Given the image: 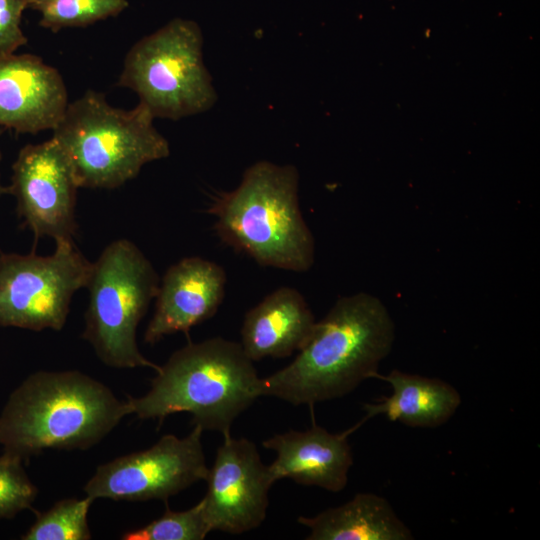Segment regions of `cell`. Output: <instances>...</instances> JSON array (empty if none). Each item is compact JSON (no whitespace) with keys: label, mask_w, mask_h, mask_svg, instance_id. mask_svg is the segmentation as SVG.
Masks as SVG:
<instances>
[{"label":"cell","mask_w":540,"mask_h":540,"mask_svg":"<svg viewBox=\"0 0 540 540\" xmlns=\"http://www.w3.org/2000/svg\"><path fill=\"white\" fill-rule=\"evenodd\" d=\"M1 159H2V154H1V150H0V162H1ZM3 193H6V187H3V186H2V184H1V179H0V196H1Z\"/></svg>","instance_id":"23"},{"label":"cell","mask_w":540,"mask_h":540,"mask_svg":"<svg viewBox=\"0 0 540 540\" xmlns=\"http://www.w3.org/2000/svg\"><path fill=\"white\" fill-rule=\"evenodd\" d=\"M315 324L303 295L295 288L283 286L245 314L240 344L253 362L288 357L306 344Z\"/></svg>","instance_id":"15"},{"label":"cell","mask_w":540,"mask_h":540,"mask_svg":"<svg viewBox=\"0 0 540 540\" xmlns=\"http://www.w3.org/2000/svg\"><path fill=\"white\" fill-rule=\"evenodd\" d=\"M205 481L201 501L211 531L242 534L265 520L274 481L252 441L223 435Z\"/></svg>","instance_id":"11"},{"label":"cell","mask_w":540,"mask_h":540,"mask_svg":"<svg viewBox=\"0 0 540 540\" xmlns=\"http://www.w3.org/2000/svg\"><path fill=\"white\" fill-rule=\"evenodd\" d=\"M297 521L309 529L308 540L414 539L387 499L373 493H358L345 504Z\"/></svg>","instance_id":"17"},{"label":"cell","mask_w":540,"mask_h":540,"mask_svg":"<svg viewBox=\"0 0 540 540\" xmlns=\"http://www.w3.org/2000/svg\"><path fill=\"white\" fill-rule=\"evenodd\" d=\"M78 188L70 159L52 136L19 151L6 193L15 197L17 213L35 239L46 236L60 243L74 242Z\"/></svg>","instance_id":"10"},{"label":"cell","mask_w":540,"mask_h":540,"mask_svg":"<svg viewBox=\"0 0 540 540\" xmlns=\"http://www.w3.org/2000/svg\"><path fill=\"white\" fill-rule=\"evenodd\" d=\"M211 532L200 500L190 509L171 511L122 535L124 540H202Z\"/></svg>","instance_id":"20"},{"label":"cell","mask_w":540,"mask_h":540,"mask_svg":"<svg viewBox=\"0 0 540 540\" xmlns=\"http://www.w3.org/2000/svg\"><path fill=\"white\" fill-rule=\"evenodd\" d=\"M128 4L127 0H29L28 8L40 13L41 27L58 32L115 17Z\"/></svg>","instance_id":"18"},{"label":"cell","mask_w":540,"mask_h":540,"mask_svg":"<svg viewBox=\"0 0 540 540\" xmlns=\"http://www.w3.org/2000/svg\"><path fill=\"white\" fill-rule=\"evenodd\" d=\"M375 378L390 384L393 393L377 403H366L363 423L384 414L390 421L410 427L434 428L447 422L461 404L459 392L449 383L417 374L392 370Z\"/></svg>","instance_id":"16"},{"label":"cell","mask_w":540,"mask_h":540,"mask_svg":"<svg viewBox=\"0 0 540 540\" xmlns=\"http://www.w3.org/2000/svg\"><path fill=\"white\" fill-rule=\"evenodd\" d=\"M153 121L139 103L123 110L89 90L69 102L53 137L69 157L79 187L114 189L145 164L169 156V143Z\"/></svg>","instance_id":"5"},{"label":"cell","mask_w":540,"mask_h":540,"mask_svg":"<svg viewBox=\"0 0 540 540\" xmlns=\"http://www.w3.org/2000/svg\"><path fill=\"white\" fill-rule=\"evenodd\" d=\"M68 104L57 69L33 54L0 55V127L30 134L53 131Z\"/></svg>","instance_id":"12"},{"label":"cell","mask_w":540,"mask_h":540,"mask_svg":"<svg viewBox=\"0 0 540 540\" xmlns=\"http://www.w3.org/2000/svg\"><path fill=\"white\" fill-rule=\"evenodd\" d=\"M93 500L66 498L37 513L36 520L21 536L23 540H89L88 511Z\"/></svg>","instance_id":"19"},{"label":"cell","mask_w":540,"mask_h":540,"mask_svg":"<svg viewBox=\"0 0 540 540\" xmlns=\"http://www.w3.org/2000/svg\"><path fill=\"white\" fill-rule=\"evenodd\" d=\"M298 184L294 165L262 160L249 166L240 184L208 209L220 239L262 266L308 271L315 244L299 207Z\"/></svg>","instance_id":"4"},{"label":"cell","mask_w":540,"mask_h":540,"mask_svg":"<svg viewBox=\"0 0 540 540\" xmlns=\"http://www.w3.org/2000/svg\"><path fill=\"white\" fill-rule=\"evenodd\" d=\"M159 284L151 262L128 239L113 241L92 263L82 338L105 365L159 369L142 355L136 340L138 324L156 297Z\"/></svg>","instance_id":"6"},{"label":"cell","mask_w":540,"mask_h":540,"mask_svg":"<svg viewBox=\"0 0 540 540\" xmlns=\"http://www.w3.org/2000/svg\"><path fill=\"white\" fill-rule=\"evenodd\" d=\"M29 0H0V55L13 54L26 45L27 37L21 29L22 14Z\"/></svg>","instance_id":"22"},{"label":"cell","mask_w":540,"mask_h":540,"mask_svg":"<svg viewBox=\"0 0 540 540\" xmlns=\"http://www.w3.org/2000/svg\"><path fill=\"white\" fill-rule=\"evenodd\" d=\"M91 267L74 242L56 243L49 256L1 254L0 326L60 331Z\"/></svg>","instance_id":"8"},{"label":"cell","mask_w":540,"mask_h":540,"mask_svg":"<svg viewBox=\"0 0 540 540\" xmlns=\"http://www.w3.org/2000/svg\"><path fill=\"white\" fill-rule=\"evenodd\" d=\"M127 415L126 401L85 373L37 371L8 397L0 413V445L21 460L45 450H86Z\"/></svg>","instance_id":"2"},{"label":"cell","mask_w":540,"mask_h":540,"mask_svg":"<svg viewBox=\"0 0 540 540\" xmlns=\"http://www.w3.org/2000/svg\"><path fill=\"white\" fill-rule=\"evenodd\" d=\"M203 429L179 438L162 436L151 447L99 465L83 491L93 501H166L196 482L205 480L209 468L202 446Z\"/></svg>","instance_id":"9"},{"label":"cell","mask_w":540,"mask_h":540,"mask_svg":"<svg viewBox=\"0 0 540 540\" xmlns=\"http://www.w3.org/2000/svg\"><path fill=\"white\" fill-rule=\"evenodd\" d=\"M23 460L3 453L0 455V520L11 519L31 508L38 488L30 480Z\"/></svg>","instance_id":"21"},{"label":"cell","mask_w":540,"mask_h":540,"mask_svg":"<svg viewBox=\"0 0 540 540\" xmlns=\"http://www.w3.org/2000/svg\"><path fill=\"white\" fill-rule=\"evenodd\" d=\"M394 340V321L379 298L364 292L343 296L316 321L294 360L261 378V396L294 406L341 398L375 378Z\"/></svg>","instance_id":"1"},{"label":"cell","mask_w":540,"mask_h":540,"mask_svg":"<svg viewBox=\"0 0 540 540\" xmlns=\"http://www.w3.org/2000/svg\"><path fill=\"white\" fill-rule=\"evenodd\" d=\"M261 397V378L240 343L214 337L175 351L140 397H128V415L163 420L188 412L203 430L230 433L234 420Z\"/></svg>","instance_id":"3"},{"label":"cell","mask_w":540,"mask_h":540,"mask_svg":"<svg viewBox=\"0 0 540 540\" xmlns=\"http://www.w3.org/2000/svg\"><path fill=\"white\" fill-rule=\"evenodd\" d=\"M202 48L200 27L173 19L130 48L117 85L134 91L154 119L179 120L206 112L217 93Z\"/></svg>","instance_id":"7"},{"label":"cell","mask_w":540,"mask_h":540,"mask_svg":"<svg viewBox=\"0 0 540 540\" xmlns=\"http://www.w3.org/2000/svg\"><path fill=\"white\" fill-rule=\"evenodd\" d=\"M225 285V271L215 262L192 256L171 265L159 284L144 341L155 344L170 334H187L211 318L223 301Z\"/></svg>","instance_id":"13"},{"label":"cell","mask_w":540,"mask_h":540,"mask_svg":"<svg viewBox=\"0 0 540 540\" xmlns=\"http://www.w3.org/2000/svg\"><path fill=\"white\" fill-rule=\"evenodd\" d=\"M359 425L335 434L313 424L305 431L290 430L264 440L263 447L276 452L268 465L273 481L289 478L331 492L343 490L353 464L347 437Z\"/></svg>","instance_id":"14"}]
</instances>
